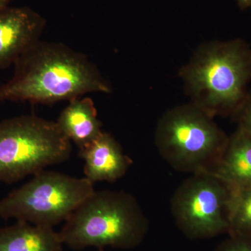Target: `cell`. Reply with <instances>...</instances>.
<instances>
[{
  "label": "cell",
  "mask_w": 251,
  "mask_h": 251,
  "mask_svg": "<svg viewBox=\"0 0 251 251\" xmlns=\"http://www.w3.org/2000/svg\"><path fill=\"white\" fill-rule=\"evenodd\" d=\"M112 87L85 54L60 43L39 40L14 63L12 78L0 86V103L53 104Z\"/></svg>",
  "instance_id": "cell-1"
},
{
  "label": "cell",
  "mask_w": 251,
  "mask_h": 251,
  "mask_svg": "<svg viewBox=\"0 0 251 251\" xmlns=\"http://www.w3.org/2000/svg\"><path fill=\"white\" fill-rule=\"evenodd\" d=\"M179 76L190 103L212 117H232L249 92L251 46L241 39L202 44Z\"/></svg>",
  "instance_id": "cell-2"
},
{
  "label": "cell",
  "mask_w": 251,
  "mask_h": 251,
  "mask_svg": "<svg viewBox=\"0 0 251 251\" xmlns=\"http://www.w3.org/2000/svg\"><path fill=\"white\" fill-rule=\"evenodd\" d=\"M148 231V217L132 195L94 190L64 221L59 233L64 245L75 250L131 249L143 242Z\"/></svg>",
  "instance_id": "cell-3"
},
{
  "label": "cell",
  "mask_w": 251,
  "mask_h": 251,
  "mask_svg": "<svg viewBox=\"0 0 251 251\" xmlns=\"http://www.w3.org/2000/svg\"><path fill=\"white\" fill-rule=\"evenodd\" d=\"M155 145L174 169L191 174L213 172L229 136L211 117L191 103L163 114L157 123Z\"/></svg>",
  "instance_id": "cell-4"
},
{
  "label": "cell",
  "mask_w": 251,
  "mask_h": 251,
  "mask_svg": "<svg viewBox=\"0 0 251 251\" xmlns=\"http://www.w3.org/2000/svg\"><path fill=\"white\" fill-rule=\"evenodd\" d=\"M72 145L56 122L34 115L0 122V182H15L67 161Z\"/></svg>",
  "instance_id": "cell-5"
},
{
  "label": "cell",
  "mask_w": 251,
  "mask_h": 251,
  "mask_svg": "<svg viewBox=\"0 0 251 251\" xmlns=\"http://www.w3.org/2000/svg\"><path fill=\"white\" fill-rule=\"evenodd\" d=\"M94 191L93 183L86 177L44 170L0 200V217L54 227Z\"/></svg>",
  "instance_id": "cell-6"
},
{
  "label": "cell",
  "mask_w": 251,
  "mask_h": 251,
  "mask_svg": "<svg viewBox=\"0 0 251 251\" xmlns=\"http://www.w3.org/2000/svg\"><path fill=\"white\" fill-rule=\"evenodd\" d=\"M230 191L211 172L191 174L172 196V215L178 228L191 240L227 233Z\"/></svg>",
  "instance_id": "cell-7"
},
{
  "label": "cell",
  "mask_w": 251,
  "mask_h": 251,
  "mask_svg": "<svg viewBox=\"0 0 251 251\" xmlns=\"http://www.w3.org/2000/svg\"><path fill=\"white\" fill-rule=\"evenodd\" d=\"M45 18L26 6L0 9V69L9 67L37 41Z\"/></svg>",
  "instance_id": "cell-8"
},
{
  "label": "cell",
  "mask_w": 251,
  "mask_h": 251,
  "mask_svg": "<svg viewBox=\"0 0 251 251\" xmlns=\"http://www.w3.org/2000/svg\"><path fill=\"white\" fill-rule=\"evenodd\" d=\"M84 161V173L91 182H113L125 176L133 161L124 153L112 135L102 132L98 138L79 150Z\"/></svg>",
  "instance_id": "cell-9"
},
{
  "label": "cell",
  "mask_w": 251,
  "mask_h": 251,
  "mask_svg": "<svg viewBox=\"0 0 251 251\" xmlns=\"http://www.w3.org/2000/svg\"><path fill=\"white\" fill-rule=\"evenodd\" d=\"M231 192L251 188V138L240 128L229 136L219 163L211 172Z\"/></svg>",
  "instance_id": "cell-10"
},
{
  "label": "cell",
  "mask_w": 251,
  "mask_h": 251,
  "mask_svg": "<svg viewBox=\"0 0 251 251\" xmlns=\"http://www.w3.org/2000/svg\"><path fill=\"white\" fill-rule=\"evenodd\" d=\"M69 102L56 122L64 135L80 150L101 134L102 124L90 97H77Z\"/></svg>",
  "instance_id": "cell-11"
},
{
  "label": "cell",
  "mask_w": 251,
  "mask_h": 251,
  "mask_svg": "<svg viewBox=\"0 0 251 251\" xmlns=\"http://www.w3.org/2000/svg\"><path fill=\"white\" fill-rule=\"evenodd\" d=\"M63 246L54 227L16 221L0 229V251H63Z\"/></svg>",
  "instance_id": "cell-12"
},
{
  "label": "cell",
  "mask_w": 251,
  "mask_h": 251,
  "mask_svg": "<svg viewBox=\"0 0 251 251\" xmlns=\"http://www.w3.org/2000/svg\"><path fill=\"white\" fill-rule=\"evenodd\" d=\"M228 221L229 236H251V188L231 192Z\"/></svg>",
  "instance_id": "cell-13"
},
{
  "label": "cell",
  "mask_w": 251,
  "mask_h": 251,
  "mask_svg": "<svg viewBox=\"0 0 251 251\" xmlns=\"http://www.w3.org/2000/svg\"><path fill=\"white\" fill-rule=\"evenodd\" d=\"M232 117L237 122V128L251 138V92H248Z\"/></svg>",
  "instance_id": "cell-14"
},
{
  "label": "cell",
  "mask_w": 251,
  "mask_h": 251,
  "mask_svg": "<svg viewBox=\"0 0 251 251\" xmlns=\"http://www.w3.org/2000/svg\"><path fill=\"white\" fill-rule=\"evenodd\" d=\"M216 251H251V236H229Z\"/></svg>",
  "instance_id": "cell-15"
},
{
  "label": "cell",
  "mask_w": 251,
  "mask_h": 251,
  "mask_svg": "<svg viewBox=\"0 0 251 251\" xmlns=\"http://www.w3.org/2000/svg\"><path fill=\"white\" fill-rule=\"evenodd\" d=\"M239 8L242 10H245L251 7V0H237Z\"/></svg>",
  "instance_id": "cell-16"
},
{
  "label": "cell",
  "mask_w": 251,
  "mask_h": 251,
  "mask_svg": "<svg viewBox=\"0 0 251 251\" xmlns=\"http://www.w3.org/2000/svg\"><path fill=\"white\" fill-rule=\"evenodd\" d=\"M12 0H0V9H4V8L9 6V3Z\"/></svg>",
  "instance_id": "cell-17"
},
{
  "label": "cell",
  "mask_w": 251,
  "mask_h": 251,
  "mask_svg": "<svg viewBox=\"0 0 251 251\" xmlns=\"http://www.w3.org/2000/svg\"><path fill=\"white\" fill-rule=\"evenodd\" d=\"M96 251H105V249H97Z\"/></svg>",
  "instance_id": "cell-18"
}]
</instances>
